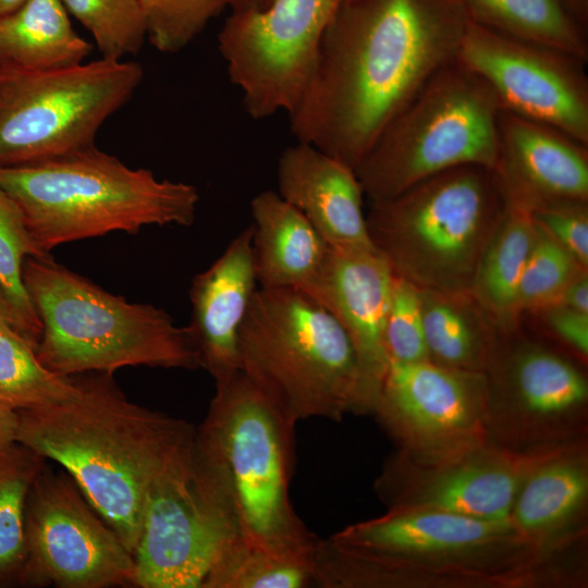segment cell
<instances>
[{"instance_id": "obj_1", "label": "cell", "mask_w": 588, "mask_h": 588, "mask_svg": "<svg viewBox=\"0 0 588 588\" xmlns=\"http://www.w3.org/2000/svg\"><path fill=\"white\" fill-rule=\"evenodd\" d=\"M458 0H343L326 27L293 135L353 170L389 122L456 58Z\"/></svg>"}, {"instance_id": "obj_2", "label": "cell", "mask_w": 588, "mask_h": 588, "mask_svg": "<svg viewBox=\"0 0 588 588\" xmlns=\"http://www.w3.org/2000/svg\"><path fill=\"white\" fill-rule=\"evenodd\" d=\"M79 379L76 400L17 411L16 442L58 463L133 554L149 489L196 428L131 402L111 373Z\"/></svg>"}, {"instance_id": "obj_3", "label": "cell", "mask_w": 588, "mask_h": 588, "mask_svg": "<svg viewBox=\"0 0 588 588\" xmlns=\"http://www.w3.org/2000/svg\"><path fill=\"white\" fill-rule=\"evenodd\" d=\"M215 383L193 441L198 475L225 503L245 542L275 550L313 549L318 537L297 516L289 494L296 425L241 370Z\"/></svg>"}, {"instance_id": "obj_4", "label": "cell", "mask_w": 588, "mask_h": 588, "mask_svg": "<svg viewBox=\"0 0 588 588\" xmlns=\"http://www.w3.org/2000/svg\"><path fill=\"white\" fill-rule=\"evenodd\" d=\"M240 370L289 421L372 414L375 397L341 323L291 287L256 290L238 335Z\"/></svg>"}, {"instance_id": "obj_5", "label": "cell", "mask_w": 588, "mask_h": 588, "mask_svg": "<svg viewBox=\"0 0 588 588\" xmlns=\"http://www.w3.org/2000/svg\"><path fill=\"white\" fill-rule=\"evenodd\" d=\"M0 187L20 206L37 247L149 225L189 226L199 194L188 183L132 169L95 145L57 158L0 167Z\"/></svg>"}, {"instance_id": "obj_6", "label": "cell", "mask_w": 588, "mask_h": 588, "mask_svg": "<svg viewBox=\"0 0 588 588\" xmlns=\"http://www.w3.org/2000/svg\"><path fill=\"white\" fill-rule=\"evenodd\" d=\"M22 275L41 324L35 352L50 371L199 368L188 328L179 327L163 309L113 295L51 256L28 257Z\"/></svg>"}, {"instance_id": "obj_7", "label": "cell", "mask_w": 588, "mask_h": 588, "mask_svg": "<svg viewBox=\"0 0 588 588\" xmlns=\"http://www.w3.org/2000/svg\"><path fill=\"white\" fill-rule=\"evenodd\" d=\"M331 538L370 558L382 588L536 584L553 558L525 542L510 520L431 509L391 507Z\"/></svg>"}, {"instance_id": "obj_8", "label": "cell", "mask_w": 588, "mask_h": 588, "mask_svg": "<svg viewBox=\"0 0 588 588\" xmlns=\"http://www.w3.org/2000/svg\"><path fill=\"white\" fill-rule=\"evenodd\" d=\"M503 209L492 171L466 164L370 203L366 221L394 275L421 290L467 292Z\"/></svg>"}, {"instance_id": "obj_9", "label": "cell", "mask_w": 588, "mask_h": 588, "mask_svg": "<svg viewBox=\"0 0 588 588\" xmlns=\"http://www.w3.org/2000/svg\"><path fill=\"white\" fill-rule=\"evenodd\" d=\"M500 111L489 85L453 59L389 122L354 169L364 195L370 203L385 200L460 166L492 170Z\"/></svg>"}, {"instance_id": "obj_10", "label": "cell", "mask_w": 588, "mask_h": 588, "mask_svg": "<svg viewBox=\"0 0 588 588\" xmlns=\"http://www.w3.org/2000/svg\"><path fill=\"white\" fill-rule=\"evenodd\" d=\"M143 78L139 63L102 57L57 69H0V167L94 146L102 124Z\"/></svg>"}, {"instance_id": "obj_11", "label": "cell", "mask_w": 588, "mask_h": 588, "mask_svg": "<svg viewBox=\"0 0 588 588\" xmlns=\"http://www.w3.org/2000/svg\"><path fill=\"white\" fill-rule=\"evenodd\" d=\"M485 375L492 443L527 452L584 441L588 381L573 359L518 328L501 333Z\"/></svg>"}, {"instance_id": "obj_12", "label": "cell", "mask_w": 588, "mask_h": 588, "mask_svg": "<svg viewBox=\"0 0 588 588\" xmlns=\"http://www.w3.org/2000/svg\"><path fill=\"white\" fill-rule=\"evenodd\" d=\"M237 539L233 515L195 469L192 443L149 489L133 552L134 587L204 588L217 560Z\"/></svg>"}, {"instance_id": "obj_13", "label": "cell", "mask_w": 588, "mask_h": 588, "mask_svg": "<svg viewBox=\"0 0 588 588\" xmlns=\"http://www.w3.org/2000/svg\"><path fill=\"white\" fill-rule=\"evenodd\" d=\"M342 1L272 0L261 11L231 12L218 48L252 118L295 108L322 34Z\"/></svg>"}, {"instance_id": "obj_14", "label": "cell", "mask_w": 588, "mask_h": 588, "mask_svg": "<svg viewBox=\"0 0 588 588\" xmlns=\"http://www.w3.org/2000/svg\"><path fill=\"white\" fill-rule=\"evenodd\" d=\"M26 549L21 586H134L132 552L73 479L47 463L27 498Z\"/></svg>"}, {"instance_id": "obj_15", "label": "cell", "mask_w": 588, "mask_h": 588, "mask_svg": "<svg viewBox=\"0 0 588 588\" xmlns=\"http://www.w3.org/2000/svg\"><path fill=\"white\" fill-rule=\"evenodd\" d=\"M372 414L418 464H437L489 442L485 372L429 360L390 363Z\"/></svg>"}, {"instance_id": "obj_16", "label": "cell", "mask_w": 588, "mask_h": 588, "mask_svg": "<svg viewBox=\"0 0 588 588\" xmlns=\"http://www.w3.org/2000/svg\"><path fill=\"white\" fill-rule=\"evenodd\" d=\"M456 58L489 85L502 110L588 145L587 61L469 21Z\"/></svg>"}, {"instance_id": "obj_17", "label": "cell", "mask_w": 588, "mask_h": 588, "mask_svg": "<svg viewBox=\"0 0 588 588\" xmlns=\"http://www.w3.org/2000/svg\"><path fill=\"white\" fill-rule=\"evenodd\" d=\"M567 445L517 452L489 441L437 464H418L396 452L384 463L375 490L389 509H431L510 520L529 474Z\"/></svg>"}, {"instance_id": "obj_18", "label": "cell", "mask_w": 588, "mask_h": 588, "mask_svg": "<svg viewBox=\"0 0 588 588\" xmlns=\"http://www.w3.org/2000/svg\"><path fill=\"white\" fill-rule=\"evenodd\" d=\"M491 171L507 207L530 213L553 204L588 200V145L502 109Z\"/></svg>"}, {"instance_id": "obj_19", "label": "cell", "mask_w": 588, "mask_h": 588, "mask_svg": "<svg viewBox=\"0 0 588 588\" xmlns=\"http://www.w3.org/2000/svg\"><path fill=\"white\" fill-rule=\"evenodd\" d=\"M393 277L390 265L376 248L331 247L319 279L306 292L348 334L375 404L390 365L384 324Z\"/></svg>"}, {"instance_id": "obj_20", "label": "cell", "mask_w": 588, "mask_h": 588, "mask_svg": "<svg viewBox=\"0 0 588 588\" xmlns=\"http://www.w3.org/2000/svg\"><path fill=\"white\" fill-rule=\"evenodd\" d=\"M252 237L250 225L195 275L189 290L192 317L187 328L199 367L215 382L240 371V330L258 283Z\"/></svg>"}, {"instance_id": "obj_21", "label": "cell", "mask_w": 588, "mask_h": 588, "mask_svg": "<svg viewBox=\"0 0 588 588\" xmlns=\"http://www.w3.org/2000/svg\"><path fill=\"white\" fill-rule=\"evenodd\" d=\"M279 195L299 210L334 248L373 249L364 192L352 168L316 147L297 143L280 156Z\"/></svg>"}, {"instance_id": "obj_22", "label": "cell", "mask_w": 588, "mask_h": 588, "mask_svg": "<svg viewBox=\"0 0 588 588\" xmlns=\"http://www.w3.org/2000/svg\"><path fill=\"white\" fill-rule=\"evenodd\" d=\"M588 501L586 442L567 445L541 462L514 501L510 523L543 554H556L583 535Z\"/></svg>"}, {"instance_id": "obj_23", "label": "cell", "mask_w": 588, "mask_h": 588, "mask_svg": "<svg viewBox=\"0 0 588 588\" xmlns=\"http://www.w3.org/2000/svg\"><path fill=\"white\" fill-rule=\"evenodd\" d=\"M253 249L259 287L307 292L319 279L330 245L279 193L264 191L250 203Z\"/></svg>"}, {"instance_id": "obj_24", "label": "cell", "mask_w": 588, "mask_h": 588, "mask_svg": "<svg viewBox=\"0 0 588 588\" xmlns=\"http://www.w3.org/2000/svg\"><path fill=\"white\" fill-rule=\"evenodd\" d=\"M420 305L429 362L485 372L501 332L470 293L421 290Z\"/></svg>"}, {"instance_id": "obj_25", "label": "cell", "mask_w": 588, "mask_h": 588, "mask_svg": "<svg viewBox=\"0 0 588 588\" xmlns=\"http://www.w3.org/2000/svg\"><path fill=\"white\" fill-rule=\"evenodd\" d=\"M91 51L60 0H26L0 16V69L65 68L84 62Z\"/></svg>"}, {"instance_id": "obj_26", "label": "cell", "mask_w": 588, "mask_h": 588, "mask_svg": "<svg viewBox=\"0 0 588 588\" xmlns=\"http://www.w3.org/2000/svg\"><path fill=\"white\" fill-rule=\"evenodd\" d=\"M535 234L529 212L504 205L473 273L468 292L503 333L519 328L517 290Z\"/></svg>"}, {"instance_id": "obj_27", "label": "cell", "mask_w": 588, "mask_h": 588, "mask_svg": "<svg viewBox=\"0 0 588 588\" xmlns=\"http://www.w3.org/2000/svg\"><path fill=\"white\" fill-rule=\"evenodd\" d=\"M469 22L588 61V32L563 0H458Z\"/></svg>"}, {"instance_id": "obj_28", "label": "cell", "mask_w": 588, "mask_h": 588, "mask_svg": "<svg viewBox=\"0 0 588 588\" xmlns=\"http://www.w3.org/2000/svg\"><path fill=\"white\" fill-rule=\"evenodd\" d=\"M82 393L78 375L47 369L34 345L11 324L0 323V403L15 411L61 405Z\"/></svg>"}, {"instance_id": "obj_29", "label": "cell", "mask_w": 588, "mask_h": 588, "mask_svg": "<svg viewBox=\"0 0 588 588\" xmlns=\"http://www.w3.org/2000/svg\"><path fill=\"white\" fill-rule=\"evenodd\" d=\"M47 462L17 442L0 451V587L21 585L27 556V498Z\"/></svg>"}, {"instance_id": "obj_30", "label": "cell", "mask_w": 588, "mask_h": 588, "mask_svg": "<svg viewBox=\"0 0 588 588\" xmlns=\"http://www.w3.org/2000/svg\"><path fill=\"white\" fill-rule=\"evenodd\" d=\"M314 550L266 549L237 539L217 560L204 588L314 586Z\"/></svg>"}, {"instance_id": "obj_31", "label": "cell", "mask_w": 588, "mask_h": 588, "mask_svg": "<svg viewBox=\"0 0 588 588\" xmlns=\"http://www.w3.org/2000/svg\"><path fill=\"white\" fill-rule=\"evenodd\" d=\"M35 244L17 203L0 187V290L17 320L21 334L34 347L41 324L23 282V265L28 257H48Z\"/></svg>"}, {"instance_id": "obj_32", "label": "cell", "mask_w": 588, "mask_h": 588, "mask_svg": "<svg viewBox=\"0 0 588 588\" xmlns=\"http://www.w3.org/2000/svg\"><path fill=\"white\" fill-rule=\"evenodd\" d=\"M93 36L102 58L123 60L136 54L147 38L138 0H60Z\"/></svg>"}, {"instance_id": "obj_33", "label": "cell", "mask_w": 588, "mask_h": 588, "mask_svg": "<svg viewBox=\"0 0 588 588\" xmlns=\"http://www.w3.org/2000/svg\"><path fill=\"white\" fill-rule=\"evenodd\" d=\"M583 269L587 268L536 224L534 243L517 290L520 316L555 304L569 281Z\"/></svg>"}, {"instance_id": "obj_34", "label": "cell", "mask_w": 588, "mask_h": 588, "mask_svg": "<svg viewBox=\"0 0 588 588\" xmlns=\"http://www.w3.org/2000/svg\"><path fill=\"white\" fill-rule=\"evenodd\" d=\"M138 1L147 24V38L163 53L188 46L230 3V0Z\"/></svg>"}, {"instance_id": "obj_35", "label": "cell", "mask_w": 588, "mask_h": 588, "mask_svg": "<svg viewBox=\"0 0 588 588\" xmlns=\"http://www.w3.org/2000/svg\"><path fill=\"white\" fill-rule=\"evenodd\" d=\"M384 345L390 363L429 360L419 289L396 275L393 277L387 310Z\"/></svg>"}, {"instance_id": "obj_36", "label": "cell", "mask_w": 588, "mask_h": 588, "mask_svg": "<svg viewBox=\"0 0 588 588\" xmlns=\"http://www.w3.org/2000/svg\"><path fill=\"white\" fill-rule=\"evenodd\" d=\"M534 222L588 269V200L564 201L530 212Z\"/></svg>"}, {"instance_id": "obj_37", "label": "cell", "mask_w": 588, "mask_h": 588, "mask_svg": "<svg viewBox=\"0 0 588 588\" xmlns=\"http://www.w3.org/2000/svg\"><path fill=\"white\" fill-rule=\"evenodd\" d=\"M534 314L544 330L571 351L583 363L588 358V314L560 304L536 310Z\"/></svg>"}, {"instance_id": "obj_38", "label": "cell", "mask_w": 588, "mask_h": 588, "mask_svg": "<svg viewBox=\"0 0 588 588\" xmlns=\"http://www.w3.org/2000/svg\"><path fill=\"white\" fill-rule=\"evenodd\" d=\"M555 304L588 314V269L580 270L569 281Z\"/></svg>"}, {"instance_id": "obj_39", "label": "cell", "mask_w": 588, "mask_h": 588, "mask_svg": "<svg viewBox=\"0 0 588 588\" xmlns=\"http://www.w3.org/2000/svg\"><path fill=\"white\" fill-rule=\"evenodd\" d=\"M19 412L0 403V451L16 443Z\"/></svg>"}, {"instance_id": "obj_40", "label": "cell", "mask_w": 588, "mask_h": 588, "mask_svg": "<svg viewBox=\"0 0 588 588\" xmlns=\"http://www.w3.org/2000/svg\"><path fill=\"white\" fill-rule=\"evenodd\" d=\"M577 23L588 32V0H563Z\"/></svg>"}, {"instance_id": "obj_41", "label": "cell", "mask_w": 588, "mask_h": 588, "mask_svg": "<svg viewBox=\"0 0 588 588\" xmlns=\"http://www.w3.org/2000/svg\"><path fill=\"white\" fill-rule=\"evenodd\" d=\"M272 0H230L231 12L243 13L261 11L269 5Z\"/></svg>"}, {"instance_id": "obj_42", "label": "cell", "mask_w": 588, "mask_h": 588, "mask_svg": "<svg viewBox=\"0 0 588 588\" xmlns=\"http://www.w3.org/2000/svg\"><path fill=\"white\" fill-rule=\"evenodd\" d=\"M1 322L11 324L15 330L20 332L17 320L14 316V313L11 309L8 301L5 299L3 293L0 290V323Z\"/></svg>"}, {"instance_id": "obj_43", "label": "cell", "mask_w": 588, "mask_h": 588, "mask_svg": "<svg viewBox=\"0 0 588 588\" xmlns=\"http://www.w3.org/2000/svg\"><path fill=\"white\" fill-rule=\"evenodd\" d=\"M26 0H0V16L12 12Z\"/></svg>"}]
</instances>
